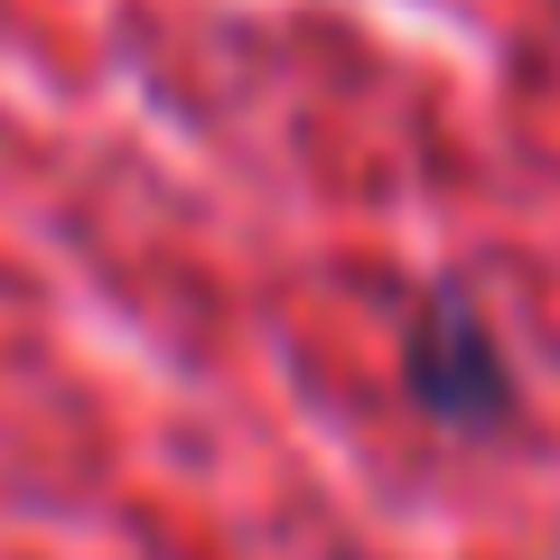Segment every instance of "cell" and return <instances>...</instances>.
<instances>
[{
  "label": "cell",
  "mask_w": 560,
  "mask_h": 560,
  "mask_svg": "<svg viewBox=\"0 0 560 560\" xmlns=\"http://www.w3.org/2000/svg\"><path fill=\"white\" fill-rule=\"evenodd\" d=\"M411 393L430 401V411H448V420L504 411V374L486 364V337H477V318H467L458 300H440L430 318H420V337H411Z\"/></svg>",
  "instance_id": "obj_1"
}]
</instances>
